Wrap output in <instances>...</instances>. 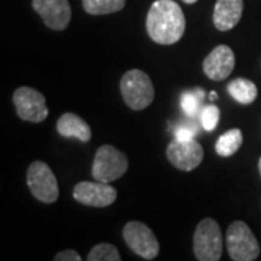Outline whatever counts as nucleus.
<instances>
[{"label": "nucleus", "mask_w": 261, "mask_h": 261, "mask_svg": "<svg viewBox=\"0 0 261 261\" xmlns=\"http://www.w3.org/2000/svg\"><path fill=\"white\" fill-rule=\"evenodd\" d=\"M258 170H260V174H261V157L260 160H258Z\"/></svg>", "instance_id": "nucleus-24"}, {"label": "nucleus", "mask_w": 261, "mask_h": 261, "mask_svg": "<svg viewBox=\"0 0 261 261\" xmlns=\"http://www.w3.org/2000/svg\"><path fill=\"white\" fill-rule=\"evenodd\" d=\"M244 0H216L214 9V25L218 31H231L241 20Z\"/></svg>", "instance_id": "nucleus-13"}, {"label": "nucleus", "mask_w": 261, "mask_h": 261, "mask_svg": "<svg viewBox=\"0 0 261 261\" xmlns=\"http://www.w3.org/2000/svg\"><path fill=\"white\" fill-rule=\"evenodd\" d=\"M89 261H121L118 248L109 243H100L94 245L87 255Z\"/></svg>", "instance_id": "nucleus-19"}, {"label": "nucleus", "mask_w": 261, "mask_h": 261, "mask_svg": "<svg viewBox=\"0 0 261 261\" xmlns=\"http://www.w3.org/2000/svg\"><path fill=\"white\" fill-rule=\"evenodd\" d=\"M235 67V54L228 45L215 47L203 60V73L211 80L222 82L228 79Z\"/></svg>", "instance_id": "nucleus-12"}, {"label": "nucleus", "mask_w": 261, "mask_h": 261, "mask_svg": "<svg viewBox=\"0 0 261 261\" xmlns=\"http://www.w3.org/2000/svg\"><path fill=\"white\" fill-rule=\"evenodd\" d=\"M219 116H221V112H219V108L216 105H206V106L202 108L200 115H199L200 125L203 126V129L211 132L218 126Z\"/></svg>", "instance_id": "nucleus-20"}, {"label": "nucleus", "mask_w": 261, "mask_h": 261, "mask_svg": "<svg viewBox=\"0 0 261 261\" xmlns=\"http://www.w3.org/2000/svg\"><path fill=\"white\" fill-rule=\"evenodd\" d=\"M147 32L160 45H173L178 42L186 31V18L174 0H155L147 15Z\"/></svg>", "instance_id": "nucleus-1"}, {"label": "nucleus", "mask_w": 261, "mask_h": 261, "mask_svg": "<svg viewBox=\"0 0 261 261\" xmlns=\"http://www.w3.org/2000/svg\"><path fill=\"white\" fill-rule=\"evenodd\" d=\"M226 248L233 261H254L260 255V244L243 221H235L226 231Z\"/></svg>", "instance_id": "nucleus-5"}, {"label": "nucleus", "mask_w": 261, "mask_h": 261, "mask_svg": "<svg viewBox=\"0 0 261 261\" xmlns=\"http://www.w3.org/2000/svg\"><path fill=\"white\" fill-rule=\"evenodd\" d=\"M166 155L171 166L181 171H192L200 166L205 152L196 140L178 141L174 138L168 144Z\"/></svg>", "instance_id": "nucleus-9"}, {"label": "nucleus", "mask_w": 261, "mask_h": 261, "mask_svg": "<svg viewBox=\"0 0 261 261\" xmlns=\"http://www.w3.org/2000/svg\"><path fill=\"white\" fill-rule=\"evenodd\" d=\"M121 93L132 111H142L154 100V86L147 73L132 68L122 75Z\"/></svg>", "instance_id": "nucleus-3"}, {"label": "nucleus", "mask_w": 261, "mask_h": 261, "mask_svg": "<svg viewBox=\"0 0 261 261\" xmlns=\"http://www.w3.org/2000/svg\"><path fill=\"white\" fill-rule=\"evenodd\" d=\"M73 196L82 205L92 207L111 206L118 197L116 189L103 181H80L74 186Z\"/></svg>", "instance_id": "nucleus-10"}, {"label": "nucleus", "mask_w": 261, "mask_h": 261, "mask_svg": "<svg viewBox=\"0 0 261 261\" xmlns=\"http://www.w3.org/2000/svg\"><path fill=\"white\" fill-rule=\"evenodd\" d=\"M205 99V92L202 89H193L185 92L180 97V108L183 113L189 118H196L200 115L202 111V102Z\"/></svg>", "instance_id": "nucleus-17"}, {"label": "nucleus", "mask_w": 261, "mask_h": 261, "mask_svg": "<svg viewBox=\"0 0 261 261\" xmlns=\"http://www.w3.org/2000/svg\"><path fill=\"white\" fill-rule=\"evenodd\" d=\"M197 129L195 125H180L174 130V138L178 141H192L195 140Z\"/></svg>", "instance_id": "nucleus-21"}, {"label": "nucleus", "mask_w": 261, "mask_h": 261, "mask_svg": "<svg viewBox=\"0 0 261 261\" xmlns=\"http://www.w3.org/2000/svg\"><path fill=\"white\" fill-rule=\"evenodd\" d=\"M56 261H80L82 257L80 254L74 250H64V251L57 252V255L54 257Z\"/></svg>", "instance_id": "nucleus-22"}, {"label": "nucleus", "mask_w": 261, "mask_h": 261, "mask_svg": "<svg viewBox=\"0 0 261 261\" xmlns=\"http://www.w3.org/2000/svg\"><path fill=\"white\" fill-rule=\"evenodd\" d=\"M228 93L241 105H251L258 96V89L251 80L240 77L228 84Z\"/></svg>", "instance_id": "nucleus-15"}, {"label": "nucleus", "mask_w": 261, "mask_h": 261, "mask_svg": "<svg viewBox=\"0 0 261 261\" xmlns=\"http://www.w3.org/2000/svg\"><path fill=\"white\" fill-rule=\"evenodd\" d=\"M241 145H243V132L238 128H233L226 130L218 138L215 144V151L221 157H231L240 149Z\"/></svg>", "instance_id": "nucleus-16"}, {"label": "nucleus", "mask_w": 261, "mask_h": 261, "mask_svg": "<svg viewBox=\"0 0 261 261\" xmlns=\"http://www.w3.org/2000/svg\"><path fill=\"white\" fill-rule=\"evenodd\" d=\"M13 105L22 121L39 123L45 121L49 113L44 94L28 86H22L15 90Z\"/></svg>", "instance_id": "nucleus-8"}, {"label": "nucleus", "mask_w": 261, "mask_h": 261, "mask_svg": "<svg viewBox=\"0 0 261 261\" xmlns=\"http://www.w3.org/2000/svg\"><path fill=\"white\" fill-rule=\"evenodd\" d=\"M128 166L129 163L126 155L113 145L106 144L99 147L96 151L92 166V176L97 181L112 183L126 173Z\"/></svg>", "instance_id": "nucleus-4"}, {"label": "nucleus", "mask_w": 261, "mask_h": 261, "mask_svg": "<svg viewBox=\"0 0 261 261\" xmlns=\"http://www.w3.org/2000/svg\"><path fill=\"white\" fill-rule=\"evenodd\" d=\"M57 130L64 138H75L82 142H89L92 138V129L89 123L79 115L71 112L63 113L57 122Z\"/></svg>", "instance_id": "nucleus-14"}, {"label": "nucleus", "mask_w": 261, "mask_h": 261, "mask_svg": "<svg viewBox=\"0 0 261 261\" xmlns=\"http://www.w3.org/2000/svg\"><path fill=\"white\" fill-rule=\"evenodd\" d=\"M123 240L137 255L145 260H154L160 252V244L151 228L138 221H130L123 228Z\"/></svg>", "instance_id": "nucleus-7"}, {"label": "nucleus", "mask_w": 261, "mask_h": 261, "mask_svg": "<svg viewBox=\"0 0 261 261\" xmlns=\"http://www.w3.org/2000/svg\"><path fill=\"white\" fill-rule=\"evenodd\" d=\"M185 3H187V5H193V3H196L197 0H183Z\"/></svg>", "instance_id": "nucleus-23"}, {"label": "nucleus", "mask_w": 261, "mask_h": 261, "mask_svg": "<svg viewBox=\"0 0 261 261\" xmlns=\"http://www.w3.org/2000/svg\"><path fill=\"white\" fill-rule=\"evenodd\" d=\"M193 251L196 260L218 261L224 251V238L218 222L212 218L202 219L193 235Z\"/></svg>", "instance_id": "nucleus-2"}, {"label": "nucleus", "mask_w": 261, "mask_h": 261, "mask_svg": "<svg viewBox=\"0 0 261 261\" xmlns=\"http://www.w3.org/2000/svg\"><path fill=\"white\" fill-rule=\"evenodd\" d=\"M126 0H83V9L89 15H109L125 8Z\"/></svg>", "instance_id": "nucleus-18"}, {"label": "nucleus", "mask_w": 261, "mask_h": 261, "mask_svg": "<svg viewBox=\"0 0 261 261\" xmlns=\"http://www.w3.org/2000/svg\"><path fill=\"white\" fill-rule=\"evenodd\" d=\"M32 8L48 28L54 31H64L71 20L68 0H32Z\"/></svg>", "instance_id": "nucleus-11"}, {"label": "nucleus", "mask_w": 261, "mask_h": 261, "mask_svg": "<svg viewBox=\"0 0 261 261\" xmlns=\"http://www.w3.org/2000/svg\"><path fill=\"white\" fill-rule=\"evenodd\" d=\"M29 190L42 203H54L60 196L56 174L44 161H34L27 173Z\"/></svg>", "instance_id": "nucleus-6"}]
</instances>
